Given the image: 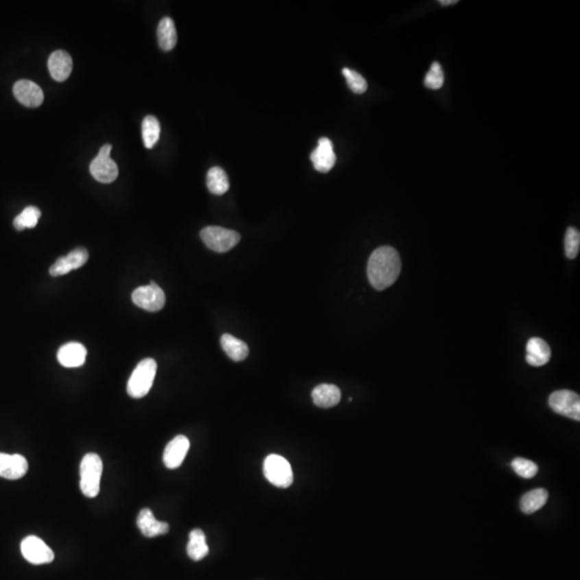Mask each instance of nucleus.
Instances as JSON below:
<instances>
[{
    "mask_svg": "<svg viewBox=\"0 0 580 580\" xmlns=\"http://www.w3.org/2000/svg\"><path fill=\"white\" fill-rule=\"evenodd\" d=\"M401 257L391 246H380L370 256L367 278L376 290H385L396 283L401 272Z\"/></svg>",
    "mask_w": 580,
    "mask_h": 580,
    "instance_id": "1",
    "label": "nucleus"
},
{
    "mask_svg": "<svg viewBox=\"0 0 580 580\" xmlns=\"http://www.w3.org/2000/svg\"><path fill=\"white\" fill-rule=\"evenodd\" d=\"M104 463L99 455L86 454L80 464V489L87 498H96L100 492Z\"/></svg>",
    "mask_w": 580,
    "mask_h": 580,
    "instance_id": "2",
    "label": "nucleus"
},
{
    "mask_svg": "<svg viewBox=\"0 0 580 580\" xmlns=\"http://www.w3.org/2000/svg\"><path fill=\"white\" fill-rule=\"evenodd\" d=\"M157 372V363L154 359L142 360L134 370L127 385V392L134 399L145 397L151 390Z\"/></svg>",
    "mask_w": 580,
    "mask_h": 580,
    "instance_id": "3",
    "label": "nucleus"
},
{
    "mask_svg": "<svg viewBox=\"0 0 580 580\" xmlns=\"http://www.w3.org/2000/svg\"><path fill=\"white\" fill-rule=\"evenodd\" d=\"M200 237L206 247L216 253L230 251L241 240V236L237 231L217 226H208L202 229Z\"/></svg>",
    "mask_w": 580,
    "mask_h": 580,
    "instance_id": "4",
    "label": "nucleus"
},
{
    "mask_svg": "<svg viewBox=\"0 0 580 580\" xmlns=\"http://www.w3.org/2000/svg\"><path fill=\"white\" fill-rule=\"evenodd\" d=\"M263 474L272 485L278 488H288L293 483L291 466L284 457L270 455L263 462Z\"/></svg>",
    "mask_w": 580,
    "mask_h": 580,
    "instance_id": "5",
    "label": "nucleus"
},
{
    "mask_svg": "<svg viewBox=\"0 0 580 580\" xmlns=\"http://www.w3.org/2000/svg\"><path fill=\"white\" fill-rule=\"evenodd\" d=\"M111 149L110 144L104 145L90 166V173L100 183H112L119 176L117 165L110 156Z\"/></svg>",
    "mask_w": 580,
    "mask_h": 580,
    "instance_id": "6",
    "label": "nucleus"
},
{
    "mask_svg": "<svg viewBox=\"0 0 580 580\" xmlns=\"http://www.w3.org/2000/svg\"><path fill=\"white\" fill-rule=\"evenodd\" d=\"M549 407L553 412L576 422L580 420V398L570 390H558L549 397Z\"/></svg>",
    "mask_w": 580,
    "mask_h": 580,
    "instance_id": "7",
    "label": "nucleus"
},
{
    "mask_svg": "<svg viewBox=\"0 0 580 580\" xmlns=\"http://www.w3.org/2000/svg\"><path fill=\"white\" fill-rule=\"evenodd\" d=\"M132 301L134 304L147 312H158L164 308L166 295L156 283L151 282L147 286L136 288L132 293Z\"/></svg>",
    "mask_w": 580,
    "mask_h": 580,
    "instance_id": "8",
    "label": "nucleus"
},
{
    "mask_svg": "<svg viewBox=\"0 0 580 580\" xmlns=\"http://www.w3.org/2000/svg\"><path fill=\"white\" fill-rule=\"evenodd\" d=\"M21 551L28 562L35 566L47 564L54 560V553L41 538L30 535L23 540L21 543Z\"/></svg>",
    "mask_w": 580,
    "mask_h": 580,
    "instance_id": "9",
    "label": "nucleus"
},
{
    "mask_svg": "<svg viewBox=\"0 0 580 580\" xmlns=\"http://www.w3.org/2000/svg\"><path fill=\"white\" fill-rule=\"evenodd\" d=\"M13 94L21 104L28 108L39 107L45 99L41 87L29 80H20L15 83Z\"/></svg>",
    "mask_w": 580,
    "mask_h": 580,
    "instance_id": "10",
    "label": "nucleus"
},
{
    "mask_svg": "<svg viewBox=\"0 0 580 580\" xmlns=\"http://www.w3.org/2000/svg\"><path fill=\"white\" fill-rule=\"evenodd\" d=\"M88 261V252L84 247H77L70 252L67 256L58 258L50 268L52 276H60L68 274L70 271L81 268Z\"/></svg>",
    "mask_w": 580,
    "mask_h": 580,
    "instance_id": "11",
    "label": "nucleus"
},
{
    "mask_svg": "<svg viewBox=\"0 0 580 580\" xmlns=\"http://www.w3.org/2000/svg\"><path fill=\"white\" fill-rule=\"evenodd\" d=\"M189 439L184 435H178L171 442H169L164 451L165 466L170 470L178 469L183 463L189 450Z\"/></svg>",
    "mask_w": 580,
    "mask_h": 580,
    "instance_id": "12",
    "label": "nucleus"
},
{
    "mask_svg": "<svg viewBox=\"0 0 580 580\" xmlns=\"http://www.w3.org/2000/svg\"><path fill=\"white\" fill-rule=\"evenodd\" d=\"M27 471L28 462L25 457L0 452V477L15 481L25 476Z\"/></svg>",
    "mask_w": 580,
    "mask_h": 580,
    "instance_id": "13",
    "label": "nucleus"
},
{
    "mask_svg": "<svg viewBox=\"0 0 580 580\" xmlns=\"http://www.w3.org/2000/svg\"><path fill=\"white\" fill-rule=\"evenodd\" d=\"M311 160L314 165V168L318 172H322V173L329 172L337 161V156H335V151H333V142L330 141L328 138L319 139L318 147L311 154Z\"/></svg>",
    "mask_w": 580,
    "mask_h": 580,
    "instance_id": "14",
    "label": "nucleus"
},
{
    "mask_svg": "<svg viewBox=\"0 0 580 580\" xmlns=\"http://www.w3.org/2000/svg\"><path fill=\"white\" fill-rule=\"evenodd\" d=\"M136 526L141 531V533L147 537H156V536L165 535L169 532L168 523L157 520L154 513L149 509H143L140 511L136 518Z\"/></svg>",
    "mask_w": 580,
    "mask_h": 580,
    "instance_id": "15",
    "label": "nucleus"
},
{
    "mask_svg": "<svg viewBox=\"0 0 580 580\" xmlns=\"http://www.w3.org/2000/svg\"><path fill=\"white\" fill-rule=\"evenodd\" d=\"M87 350L81 343L71 342L62 345L58 352V359L64 367H79L84 365Z\"/></svg>",
    "mask_w": 580,
    "mask_h": 580,
    "instance_id": "16",
    "label": "nucleus"
},
{
    "mask_svg": "<svg viewBox=\"0 0 580 580\" xmlns=\"http://www.w3.org/2000/svg\"><path fill=\"white\" fill-rule=\"evenodd\" d=\"M47 67L55 81L64 82L69 77L72 71L71 56L66 51H55L49 58Z\"/></svg>",
    "mask_w": 580,
    "mask_h": 580,
    "instance_id": "17",
    "label": "nucleus"
},
{
    "mask_svg": "<svg viewBox=\"0 0 580 580\" xmlns=\"http://www.w3.org/2000/svg\"><path fill=\"white\" fill-rule=\"evenodd\" d=\"M551 358V350L546 341L532 337L527 344V362L532 367H543Z\"/></svg>",
    "mask_w": 580,
    "mask_h": 580,
    "instance_id": "18",
    "label": "nucleus"
},
{
    "mask_svg": "<svg viewBox=\"0 0 580 580\" xmlns=\"http://www.w3.org/2000/svg\"><path fill=\"white\" fill-rule=\"evenodd\" d=\"M341 397L342 394H341L340 388L335 385H318L312 391L314 404L322 409H330L339 404Z\"/></svg>",
    "mask_w": 580,
    "mask_h": 580,
    "instance_id": "19",
    "label": "nucleus"
},
{
    "mask_svg": "<svg viewBox=\"0 0 580 580\" xmlns=\"http://www.w3.org/2000/svg\"><path fill=\"white\" fill-rule=\"evenodd\" d=\"M221 345L223 352L233 361H242L247 358L248 352H250L246 343L228 333H226L221 337Z\"/></svg>",
    "mask_w": 580,
    "mask_h": 580,
    "instance_id": "20",
    "label": "nucleus"
},
{
    "mask_svg": "<svg viewBox=\"0 0 580 580\" xmlns=\"http://www.w3.org/2000/svg\"><path fill=\"white\" fill-rule=\"evenodd\" d=\"M157 38L161 50L171 51L178 43V34L172 19L164 18L157 27Z\"/></svg>",
    "mask_w": 580,
    "mask_h": 580,
    "instance_id": "21",
    "label": "nucleus"
},
{
    "mask_svg": "<svg viewBox=\"0 0 580 580\" xmlns=\"http://www.w3.org/2000/svg\"><path fill=\"white\" fill-rule=\"evenodd\" d=\"M208 553V546L206 544V535L204 531L195 529L189 534V542L187 545V555L193 561H200L206 558Z\"/></svg>",
    "mask_w": 580,
    "mask_h": 580,
    "instance_id": "22",
    "label": "nucleus"
},
{
    "mask_svg": "<svg viewBox=\"0 0 580 580\" xmlns=\"http://www.w3.org/2000/svg\"><path fill=\"white\" fill-rule=\"evenodd\" d=\"M548 500V492L545 489L538 488L529 491L521 498L520 509L527 515L535 513L541 509Z\"/></svg>",
    "mask_w": 580,
    "mask_h": 580,
    "instance_id": "23",
    "label": "nucleus"
},
{
    "mask_svg": "<svg viewBox=\"0 0 580 580\" xmlns=\"http://www.w3.org/2000/svg\"><path fill=\"white\" fill-rule=\"evenodd\" d=\"M206 185H208V191L217 196L227 193L230 186L228 176L219 167H213L208 170L206 174Z\"/></svg>",
    "mask_w": 580,
    "mask_h": 580,
    "instance_id": "24",
    "label": "nucleus"
},
{
    "mask_svg": "<svg viewBox=\"0 0 580 580\" xmlns=\"http://www.w3.org/2000/svg\"><path fill=\"white\" fill-rule=\"evenodd\" d=\"M160 136V124L153 115H147L142 122V138L147 149H153Z\"/></svg>",
    "mask_w": 580,
    "mask_h": 580,
    "instance_id": "25",
    "label": "nucleus"
},
{
    "mask_svg": "<svg viewBox=\"0 0 580 580\" xmlns=\"http://www.w3.org/2000/svg\"><path fill=\"white\" fill-rule=\"evenodd\" d=\"M41 211L36 206H27V208L19 214L13 221L16 230H23L25 228H35L39 221Z\"/></svg>",
    "mask_w": 580,
    "mask_h": 580,
    "instance_id": "26",
    "label": "nucleus"
},
{
    "mask_svg": "<svg viewBox=\"0 0 580 580\" xmlns=\"http://www.w3.org/2000/svg\"><path fill=\"white\" fill-rule=\"evenodd\" d=\"M511 468L516 474L522 479H531L535 476L538 472V466L528 459L516 458L511 462Z\"/></svg>",
    "mask_w": 580,
    "mask_h": 580,
    "instance_id": "27",
    "label": "nucleus"
},
{
    "mask_svg": "<svg viewBox=\"0 0 580 580\" xmlns=\"http://www.w3.org/2000/svg\"><path fill=\"white\" fill-rule=\"evenodd\" d=\"M342 73L352 92L356 93V94H363L367 90V81L360 73L350 69V68H344L342 70Z\"/></svg>",
    "mask_w": 580,
    "mask_h": 580,
    "instance_id": "28",
    "label": "nucleus"
},
{
    "mask_svg": "<svg viewBox=\"0 0 580 580\" xmlns=\"http://www.w3.org/2000/svg\"><path fill=\"white\" fill-rule=\"evenodd\" d=\"M444 84V72L439 62H433L424 77V85L430 90H439Z\"/></svg>",
    "mask_w": 580,
    "mask_h": 580,
    "instance_id": "29",
    "label": "nucleus"
},
{
    "mask_svg": "<svg viewBox=\"0 0 580 580\" xmlns=\"http://www.w3.org/2000/svg\"><path fill=\"white\" fill-rule=\"evenodd\" d=\"M580 233L573 227H570L566 233V255L570 259L577 257L579 253Z\"/></svg>",
    "mask_w": 580,
    "mask_h": 580,
    "instance_id": "30",
    "label": "nucleus"
},
{
    "mask_svg": "<svg viewBox=\"0 0 580 580\" xmlns=\"http://www.w3.org/2000/svg\"><path fill=\"white\" fill-rule=\"evenodd\" d=\"M457 3H458V0H439V3L442 5H455Z\"/></svg>",
    "mask_w": 580,
    "mask_h": 580,
    "instance_id": "31",
    "label": "nucleus"
}]
</instances>
